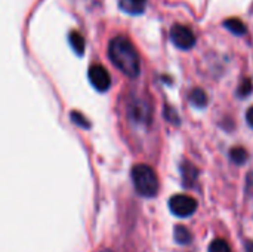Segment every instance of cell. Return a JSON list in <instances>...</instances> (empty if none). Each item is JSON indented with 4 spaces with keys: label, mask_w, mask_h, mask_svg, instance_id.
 <instances>
[{
    "label": "cell",
    "mask_w": 253,
    "mask_h": 252,
    "mask_svg": "<svg viewBox=\"0 0 253 252\" xmlns=\"http://www.w3.org/2000/svg\"><path fill=\"white\" fill-rule=\"evenodd\" d=\"M108 56L111 62L127 77H136L141 71L139 58L135 46L123 36H117L110 40Z\"/></svg>",
    "instance_id": "6da1fadb"
},
{
    "label": "cell",
    "mask_w": 253,
    "mask_h": 252,
    "mask_svg": "<svg viewBox=\"0 0 253 252\" xmlns=\"http://www.w3.org/2000/svg\"><path fill=\"white\" fill-rule=\"evenodd\" d=\"M132 180L138 195L144 198H154L159 192V178L154 169L148 165H135L132 169Z\"/></svg>",
    "instance_id": "7a4b0ae2"
},
{
    "label": "cell",
    "mask_w": 253,
    "mask_h": 252,
    "mask_svg": "<svg viewBox=\"0 0 253 252\" xmlns=\"http://www.w3.org/2000/svg\"><path fill=\"white\" fill-rule=\"evenodd\" d=\"M169 208H170L172 214L185 218V217H190L196 212L197 201L191 196H187V195H175L169 201Z\"/></svg>",
    "instance_id": "3957f363"
},
{
    "label": "cell",
    "mask_w": 253,
    "mask_h": 252,
    "mask_svg": "<svg viewBox=\"0 0 253 252\" xmlns=\"http://www.w3.org/2000/svg\"><path fill=\"white\" fill-rule=\"evenodd\" d=\"M170 39L173 42L175 46H178L179 49H191L196 45V34L194 31L184 25V24H175L170 28Z\"/></svg>",
    "instance_id": "277c9868"
},
{
    "label": "cell",
    "mask_w": 253,
    "mask_h": 252,
    "mask_svg": "<svg viewBox=\"0 0 253 252\" xmlns=\"http://www.w3.org/2000/svg\"><path fill=\"white\" fill-rule=\"evenodd\" d=\"M89 80L92 83V86L99 91V92H105L108 91L110 85H111V76L110 73L99 64H95L89 68Z\"/></svg>",
    "instance_id": "5b68a950"
},
{
    "label": "cell",
    "mask_w": 253,
    "mask_h": 252,
    "mask_svg": "<svg viewBox=\"0 0 253 252\" xmlns=\"http://www.w3.org/2000/svg\"><path fill=\"white\" fill-rule=\"evenodd\" d=\"M148 0H120V7L130 15H139L145 10Z\"/></svg>",
    "instance_id": "8992f818"
},
{
    "label": "cell",
    "mask_w": 253,
    "mask_h": 252,
    "mask_svg": "<svg viewBox=\"0 0 253 252\" xmlns=\"http://www.w3.org/2000/svg\"><path fill=\"white\" fill-rule=\"evenodd\" d=\"M68 40H70V45H71V48L74 49V52H76L77 55H83V53H84L86 42H84V37H83L77 30L70 31Z\"/></svg>",
    "instance_id": "52a82bcc"
},
{
    "label": "cell",
    "mask_w": 253,
    "mask_h": 252,
    "mask_svg": "<svg viewBox=\"0 0 253 252\" xmlns=\"http://www.w3.org/2000/svg\"><path fill=\"white\" fill-rule=\"evenodd\" d=\"M188 98H190V101H191L193 105L200 107V108L205 107V105L208 104V95H206V92H205L203 89H200V88H194V89L190 92Z\"/></svg>",
    "instance_id": "ba28073f"
},
{
    "label": "cell",
    "mask_w": 253,
    "mask_h": 252,
    "mask_svg": "<svg viewBox=\"0 0 253 252\" xmlns=\"http://www.w3.org/2000/svg\"><path fill=\"white\" fill-rule=\"evenodd\" d=\"M197 169L193 166V165H190V163H185V165H182V178H184V186L185 187H191L193 184H194V181H196V178H197Z\"/></svg>",
    "instance_id": "9c48e42d"
},
{
    "label": "cell",
    "mask_w": 253,
    "mask_h": 252,
    "mask_svg": "<svg viewBox=\"0 0 253 252\" xmlns=\"http://www.w3.org/2000/svg\"><path fill=\"white\" fill-rule=\"evenodd\" d=\"M224 27L228 28L231 33H234V34H237V36L246 33V25H245L243 21L239 19V18H230V19H227V21L224 22Z\"/></svg>",
    "instance_id": "30bf717a"
},
{
    "label": "cell",
    "mask_w": 253,
    "mask_h": 252,
    "mask_svg": "<svg viewBox=\"0 0 253 252\" xmlns=\"http://www.w3.org/2000/svg\"><path fill=\"white\" fill-rule=\"evenodd\" d=\"M175 241L181 245H188L193 241V236L188 232V229H185L184 226H176L175 227Z\"/></svg>",
    "instance_id": "8fae6325"
},
{
    "label": "cell",
    "mask_w": 253,
    "mask_h": 252,
    "mask_svg": "<svg viewBox=\"0 0 253 252\" xmlns=\"http://www.w3.org/2000/svg\"><path fill=\"white\" fill-rule=\"evenodd\" d=\"M230 156H231V160L234 163H237V165H243L248 160V151L243 147H234V149H231Z\"/></svg>",
    "instance_id": "7c38bea8"
},
{
    "label": "cell",
    "mask_w": 253,
    "mask_h": 252,
    "mask_svg": "<svg viewBox=\"0 0 253 252\" xmlns=\"http://www.w3.org/2000/svg\"><path fill=\"white\" fill-rule=\"evenodd\" d=\"M209 252H231L230 245L222 241V239H215L211 245H209Z\"/></svg>",
    "instance_id": "4fadbf2b"
},
{
    "label": "cell",
    "mask_w": 253,
    "mask_h": 252,
    "mask_svg": "<svg viewBox=\"0 0 253 252\" xmlns=\"http://www.w3.org/2000/svg\"><path fill=\"white\" fill-rule=\"evenodd\" d=\"M70 116H71V120H73L74 123H77L79 126H82V128H89V126H90V123L87 122V119H86L82 113H79V111H73Z\"/></svg>",
    "instance_id": "5bb4252c"
},
{
    "label": "cell",
    "mask_w": 253,
    "mask_h": 252,
    "mask_svg": "<svg viewBox=\"0 0 253 252\" xmlns=\"http://www.w3.org/2000/svg\"><path fill=\"white\" fill-rule=\"evenodd\" d=\"M251 91H252V83H251V80H243V83H242V86H240V89H239V94H240L242 97H246L248 94H251Z\"/></svg>",
    "instance_id": "9a60e30c"
},
{
    "label": "cell",
    "mask_w": 253,
    "mask_h": 252,
    "mask_svg": "<svg viewBox=\"0 0 253 252\" xmlns=\"http://www.w3.org/2000/svg\"><path fill=\"white\" fill-rule=\"evenodd\" d=\"M246 120H248V123L253 128V107L249 108V111L246 113Z\"/></svg>",
    "instance_id": "2e32d148"
},
{
    "label": "cell",
    "mask_w": 253,
    "mask_h": 252,
    "mask_svg": "<svg viewBox=\"0 0 253 252\" xmlns=\"http://www.w3.org/2000/svg\"><path fill=\"white\" fill-rule=\"evenodd\" d=\"M246 252H253V242H248L246 244Z\"/></svg>",
    "instance_id": "e0dca14e"
},
{
    "label": "cell",
    "mask_w": 253,
    "mask_h": 252,
    "mask_svg": "<svg viewBox=\"0 0 253 252\" xmlns=\"http://www.w3.org/2000/svg\"><path fill=\"white\" fill-rule=\"evenodd\" d=\"M102 252H111V251H108V250H107V251H102Z\"/></svg>",
    "instance_id": "ac0fdd59"
}]
</instances>
